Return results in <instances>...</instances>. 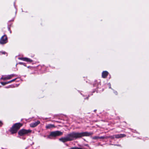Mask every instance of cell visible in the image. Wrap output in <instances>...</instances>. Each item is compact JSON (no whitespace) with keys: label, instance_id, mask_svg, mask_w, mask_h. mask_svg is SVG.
<instances>
[{"label":"cell","instance_id":"6da1fadb","mask_svg":"<svg viewBox=\"0 0 149 149\" xmlns=\"http://www.w3.org/2000/svg\"><path fill=\"white\" fill-rule=\"evenodd\" d=\"M93 135V133L91 132H72L67 134V136L59 139V141L63 143L71 141L78 139L81 138L85 137H89Z\"/></svg>","mask_w":149,"mask_h":149},{"label":"cell","instance_id":"7a4b0ae2","mask_svg":"<svg viewBox=\"0 0 149 149\" xmlns=\"http://www.w3.org/2000/svg\"><path fill=\"white\" fill-rule=\"evenodd\" d=\"M23 125V124L21 123H15L12 125L11 129H10V132H11L12 134L16 133L20 128Z\"/></svg>","mask_w":149,"mask_h":149},{"label":"cell","instance_id":"3957f363","mask_svg":"<svg viewBox=\"0 0 149 149\" xmlns=\"http://www.w3.org/2000/svg\"><path fill=\"white\" fill-rule=\"evenodd\" d=\"M63 134V133L61 132L60 131H54V132H51L50 134H49L48 137L50 138H56L58 137L62 136Z\"/></svg>","mask_w":149,"mask_h":149},{"label":"cell","instance_id":"277c9868","mask_svg":"<svg viewBox=\"0 0 149 149\" xmlns=\"http://www.w3.org/2000/svg\"><path fill=\"white\" fill-rule=\"evenodd\" d=\"M32 131L30 129H22L18 132V134L20 136H24L32 133Z\"/></svg>","mask_w":149,"mask_h":149},{"label":"cell","instance_id":"5b68a950","mask_svg":"<svg viewBox=\"0 0 149 149\" xmlns=\"http://www.w3.org/2000/svg\"><path fill=\"white\" fill-rule=\"evenodd\" d=\"M8 42V37L7 35H4L0 39V43L1 44H4Z\"/></svg>","mask_w":149,"mask_h":149},{"label":"cell","instance_id":"8992f818","mask_svg":"<svg viewBox=\"0 0 149 149\" xmlns=\"http://www.w3.org/2000/svg\"><path fill=\"white\" fill-rule=\"evenodd\" d=\"M40 123V121L37 120V121L33 122V123H31L30 125L31 127H32V128H34V127H37V126H38Z\"/></svg>","mask_w":149,"mask_h":149},{"label":"cell","instance_id":"52a82bcc","mask_svg":"<svg viewBox=\"0 0 149 149\" xmlns=\"http://www.w3.org/2000/svg\"><path fill=\"white\" fill-rule=\"evenodd\" d=\"M126 135L124 134H117L114 135V138L116 139L122 138L126 137Z\"/></svg>","mask_w":149,"mask_h":149},{"label":"cell","instance_id":"ba28073f","mask_svg":"<svg viewBox=\"0 0 149 149\" xmlns=\"http://www.w3.org/2000/svg\"><path fill=\"white\" fill-rule=\"evenodd\" d=\"M108 72L107 71H104L102 73V78H107V76L108 75Z\"/></svg>","mask_w":149,"mask_h":149},{"label":"cell","instance_id":"9c48e42d","mask_svg":"<svg viewBox=\"0 0 149 149\" xmlns=\"http://www.w3.org/2000/svg\"><path fill=\"white\" fill-rule=\"evenodd\" d=\"M19 59H20L21 60H24V61H26L27 62H32L33 61V60H31L30 59L26 58H19Z\"/></svg>","mask_w":149,"mask_h":149},{"label":"cell","instance_id":"30bf717a","mask_svg":"<svg viewBox=\"0 0 149 149\" xmlns=\"http://www.w3.org/2000/svg\"><path fill=\"white\" fill-rule=\"evenodd\" d=\"M14 75H9L8 76H5L2 78V79L4 80H7L10 79L12 78V76Z\"/></svg>","mask_w":149,"mask_h":149},{"label":"cell","instance_id":"8fae6325","mask_svg":"<svg viewBox=\"0 0 149 149\" xmlns=\"http://www.w3.org/2000/svg\"><path fill=\"white\" fill-rule=\"evenodd\" d=\"M55 127V125H54V124H48L46 126V128L47 129H51V128H54Z\"/></svg>","mask_w":149,"mask_h":149},{"label":"cell","instance_id":"7c38bea8","mask_svg":"<svg viewBox=\"0 0 149 149\" xmlns=\"http://www.w3.org/2000/svg\"><path fill=\"white\" fill-rule=\"evenodd\" d=\"M69 149H86L85 148H81L79 147H72V148H70Z\"/></svg>","mask_w":149,"mask_h":149},{"label":"cell","instance_id":"4fadbf2b","mask_svg":"<svg viewBox=\"0 0 149 149\" xmlns=\"http://www.w3.org/2000/svg\"><path fill=\"white\" fill-rule=\"evenodd\" d=\"M3 125V122L1 121L0 120V127Z\"/></svg>","mask_w":149,"mask_h":149}]
</instances>
